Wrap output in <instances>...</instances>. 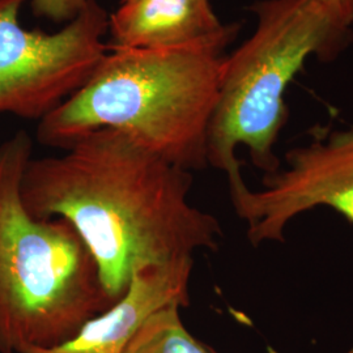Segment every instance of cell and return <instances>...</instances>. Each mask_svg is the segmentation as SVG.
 Here are the masks:
<instances>
[{"label":"cell","instance_id":"cell-7","mask_svg":"<svg viewBox=\"0 0 353 353\" xmlns=\"http://www.w3.org/2000/svg\"><path fill=\"white\" fill-rule=\"evenodd\" d=\"M192 268L194 258L138 270L121 300L89 319L72 339L21 353H123L152 313L168 305L189 306Z\"/></svg>","mask_w":353,"mask_h":353},{"label":"cell","instance_id":"cell-6","mask_svg":"<svg viewBox=\"0 0 353 353\" xmlns=\"http://www.w3.org/2000/svg\"><path fill=\"white\" fill-rule=\"evenodd\" d=\"M285 164L263 174L261 190L252 191L245 182L229 188L252 246L284 242L290 221L321 205L353 224V126L290 150Z\"/></svg>","mask_w":353,"mask_h":353},{"label":"cell","instance_id":"cell-10","mask_svg":"<svg viewBox=\"0 0 353 353\" xmlns=\"http://www.w3.org/2000/svg\"><path fill=\"white\" fill-rule=\"evenodd\" d=\"M33 14L51 23H71L79 16L89 0H29Z\"/></svg>","mask_w":353,"mask_h":353},{"label":"cell","instance_id":"cell-2","mask_svg":"<svg viewBox=\"0 0 353 353\" xmlns=\"http://www.w3.org/2000/svg\"><path fill=\"white\" fill-rule=\"evenodd\" d=\"M240 30L230 23L216 37L166 49L109 48L85 85L39 121L38 141L67 150L114 128L191 173L205 169L227 50Z\"/></svg>","mask_w":353,"mask_h":353},{"label":"cell","instance_id":"cell-9","mask_svg":"<svg viewBox=\"0 0 353 353\" xmlns=\"http://www.w3.org/2000/svg\"><path fill=\"white\" fill-rule=\"evenodd\" d=\"M181 309L168 305L152 313L123 353H219L190 332L181 319Z\"/></svg>","mask_w":353,"mask_h":353},{"label":"cell","instance_id":"cell-3","mask_svg":"<svg viewBox=\"0 0 353 353\" xmlns=\"http://www.w3.org/2000/svg\"><path fill=\"white\" fill-rule=\"evenodd\" d=\"M32 151L26 131L0 144V353L59 345L114 303L72 225L26 211Z\"/></svg>","mask_w":353,"mask_h":353},{"label":"cell","instance_id":"cell-5","mask_svg":"<svg viewBox=\"0 0 353 353\" xmlns=\"http://www.w3.org/2000/svg\"><path fill=\"white\" fill-rule=\"evenodd\" d=\"M29 0H0V113L38 119L85 85L109 52V13L97 0L63 29L20 24Z\"/></svg>","mask_w":353,"mask_h":353},{"label":"cell","instance_id":"cell-1","mask_svg":"<svg viewBox=\"0 0 353 353\" xmlns=\"http://www.w3.org/2000/svg\"><path fill=\"white\" fill-rule=\"evenodd\" d=\"M64 151L32 157L21 181L23 203L36 219L72 225L114 303L138 270L217 250L223 228L190 203L189 170L114 128L92 131Z\"/></svg>","mask_w":353,"mask_h":353},{"label":"cell","instance_id":"cell-11","mask_svg":"<svg viewBox=\"0 0 353 353\" xmlns=\"http://www.w3.org/2000/svg\"><path fill=\"white\" fill-rule=\"evenodd\" d=\"M316 6L341 30L351 32L353 26V0H314Z\"/></svg>","mask_w":353,"mask_h":353},{"label":"cell","instance_id":"cell-8","mask_svg":"<svg viewBox=\"0 0 353 353\" xmlns=\"http://www.w3.org/2000/svg\"><path fill=\"white\" fill-rule=\"evenodd\" d=\"M211 0H121L109 13L112 49H166L221 34Z\"/></svg>","mask_w":353,"mask_h":353},{"label":"cell","instance_id":"cell-4","mask_svg":"<svg viewBox=\"0 0 353 353\" xmlns=\"http://www.w3.org/2000/svg\"><path fill=\"white\" fill-rule=\"evenodd\" d=\"M249 11L256 26L228 54L208 130V166L225 173L229 186L243 182L236 154L241 145L263 174L281 168L275 145L290 117L288 85L307 58L331 62L352 39L314 0H256Z\"/></svg>","mask_w":353,"mask_h":353}]
</instances>
